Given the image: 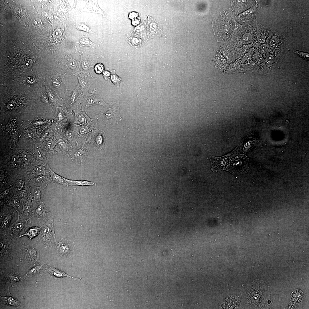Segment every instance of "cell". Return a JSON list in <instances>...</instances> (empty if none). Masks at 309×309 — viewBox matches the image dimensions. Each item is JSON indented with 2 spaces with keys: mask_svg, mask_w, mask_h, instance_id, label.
<instances>
[{
  "mask_svg": "<svg viewBox=\"0 0 309 309\" xmlns=\"http://www.w3.org/2000/svg\"><path fill=\"white\" fill-rule=\"evenodd\" d=\"M78 83L77 87L84 94L88 92L91 85L96 78L91 74L80 73L77 77Z\"/></svg>",
  "mask_w": 309,
  "mask_h": 309,
  "instance_id": "8992f818",
  "label": "cell"
},
{
  "mask_svg": "<svg viewBox=\"0 0 309 309\" xmlns=\"http://www.w3.org/2000/svg\"><path fill=\"white\" fill-rule=\"evenodd\" d=\"M88 130V127L86 126H84L81 128L80 132L81 134H84L86 133Z\"/></svg>",
  "mask_w": 309,
  "mask_h": 309,
  "instance_id": "4dcf8cb0",
  "label": "cell"
},
{
  "mask_svg": "<svg viewBox=\"0 0 309 309\" xmlns=\"http://www.w3.org/2000/svg\"><path fill=\"white\" fill-rule=\"evenodd\" d=\"M84 153L83 150L81 149H80L76 150L74 154L75 158L79 159L82 157Z\"/></svg>",
  "mask_w": 309,
  "mask_h": 309,
  "instance_id": "cb8c5ba5",
  "label": "cell"
},
{
  "mask_svg": "<svg viewBox=\"0 0 309 309\" xmlns=\"http://www.w3.org/2000/svg\"><path fill=\"white\" fill-rule=\"evenodd\" d=\"M20 196L21 198L23 200H25L26 199L27 196V193L26 191L23 190L20 192Z\"/></svg>",
  "mask_w": 309,
  "mask_h": 309,
  "instance_id": "4316f807",
  "label": "cell"
},
{
  "mask_svg": "<svg viewBox=\"0 0 309 309\" xmlns=\"http://www.w3.org/2000/svg\"><path fill=\"white\" fill-rule=\"evenodd\" d=\"M68 185H78L80 186H93L96 185L94 182L84 180H73L65 178Z\"/></svg>",
  "mask_w": 309,
  "mask_h": 309,
  "instance_id": "4fadbf2b",
  "label": "cell"
},
{
  "mask_svg": "<svg viewBox=\"0 0 309 309\" xmlns=\"http://www.w3.org/2000/svg\"><path fill=\"white\" fill-rule=\"evenodd\" d=\"M51 174L53 180L56 182L64 186L68 185L65 178L57 175L50 170Z\"/></svg>",
  "mask_w": 309,
  "mask_h": 309,
  "instance_id": "e0dca14e",
  "label": "cell"
},
{
  "mask_svg": "<svg viewBox=\"0 0 309 309\" xmlns=\"http://www.w3.org/2000/svg\"><path fill=\"white\" fill-rule=\"evenodd\" d=\"M19 218L18 213L7 211L1 212L0 215V236L6 235L11 225Z\"/></svg>",
  "mask_w": 309,
  "mask_h": 309,
  "instance_id": "3957f363",
  "label": "cell"
},
{
  "mask_svg": "<svg viewBox=\"0 0 309 309\" xmlns=\"http://www.w3.org/2000/svg\"><path fill=\"white\" fill-rule=\"evenodd\" d=\"M34 212L29 202L27 201L24 205L22 213L19 218L24 219H29L33 217Z\"/></svg>",
  "mask_w": 309,
  "mask_h": 309,
  "instance_id": "8fae6325",
  "label": "cell"
},
{
  "mask_svg": "<svg viewBox=\"0 0 309 309\" xmlns=\"http://www.w3.org/2000/svg\"><path fill=\"white\" fill-rule=\"evenodd\" d=\"M35 79L34 78H28L27 82L29 83H33L35 82Z\"/></svg>",
  "mask_w": 309,
  "mask_h": 309,
  "instance_id": "e575fe53",
  "label": "cell"
},
{
  "mask_svg": "<svg viewBox=\"0 0 309 309\" xmlns=\"http://www.w3.org/2000/svg\"><path fill=\"white\" fill-rule=\"evenodd\" d=\"M37 156L38 157H39V158H41V153L38 150H37Z\"/></svg>",
  "mask_w": 309,
  "mask_h": 309,
  "instance_id": "8d00e7d4",
  "label": "cell"
},
{
  "mask_svg": "<svg viewBox=\"0 0 309 309\" xmlns=\"http://www.w3.org/2000/svg\"><path fill=\"white\" fill-rule=\"evenodd\" d=\"M82 11L104 14V12L100 8L97 1H86V4Z\"/></svg>",
  "mask_w": 309,
  "mask_h": 309,
  "instance_id": "30bf717a",
  "label": "cell"
},
{
  "mask_svg": "<svg viewBox=\"0 0 309 309\" xmlns=\"http://www.w3.org/2000/svg\"><path fill=\"white\" fill-rule=\"evenodd\" d=\"M103 77L104 79L106 80H108L110 78L111 74L110 72L108 70H105L102 73Z\"/></svg>",
  "mask_w": 309,
  "mask_h": 309,
  "instance_id": "d4e9b609",
  "label": "cell"
},
{
  "mask_svg": "<svg viewBox=\"0 0 309 309\" xmlns=\"http://www.w3.org/2000/svg\"><path fill=\"white\" fill-rule=\"evenodd\" d=\"M74 247L73 241L62 238L57 247L58 255L63 258L69 257L73 252Z\"/></svg>",
  "mask_w": 309,
  "mask_h": 309,
  "instance_id": "5b68a950",
  "label": "cell"
},
{
  "mask_svg": "<svg viewBox=\"0 0 309 309\" xmlns=\"http://www.w3.org/2000/svg\"><path fill=\"white\" fill-rule=\"evenodd\" d=\"M18 185L19 188L20 189H22L24 185V182L21 180H19L18 181Z\"/></svg>",
  "mask_w": 309,
  "mask_h": 309,
  "instance_id": "836d02e7",
  "label": "cell"
},
{
  "mask_svg": "<svg viewBox=\"0 0 309 309\" xmlns=\"http://www.w3.org/2000/svg\"><path fill=\"white\" fill-rule=\"evenodd\" d=\"M29 220L18 218L11 225L6 234L11 239L19 237L27 227Z\"/></svg>",
  "mask_w": 309,
  "mask_h": 309,
  "instance_id": "277c9868",
  "label": "cell"
},
{
  "mask_svg": "<svg viewBox=\"0 0 309 309\" xmlns=\"http://www.w3.org/2000/svg\"><path fill=\"white\" fill-rule=\"evenodd\" d=\"M76 27L78 30H82L88 32L94 33L90 26L85 23L83 22L79 23L76 25Z\"/></svg>",
  "mask_w": 309,
  "mask_h": 309,
  "instance_id": "ffe728a7",
  "label": "cell"
},
{
  "mask_svg": "<svg viewBox=\"0 0 309 309\" xmlns=\"http://www.w3.org/2000/svg\"><path fill=\"white\" fill-rule=\"evenodd\" d=\"M47 146L49 148H50L52 147V144L51 143V142H49Z\"/></svg>",
  "mask_w": 309,
  "mask_h": 309,
  "instance_id": "f35d334b",
  "label": "cell"
},
{
  "mask_svg": "<svg viewBox=\"0 0 309 309\" xmlns=\"http://www.w3.org/2000/svg\"><path fill=\"white\" fill-rule=\"evenodd\" d=\"M293 52L299 56L301 57L305 60H308L309 54L305 52H300L296 50H294Z\"/></svg>",
  "mask_w": 309,
  "mask_h": 309,
  "instance_id": "7402d4cb",
  "label": "cell"
},
{
  "mask_svg": "<svg viewBox=\"0 0 309 309\" xmlns=\"http://www.w3.org/2000/svg\"><path fill=\"white\" fill-rule=\"evenodd\" d=\"M61 84V82L59 80L57 79L54 80L53 82V84L54 86L56 88L59 87Z\"/></svg>",
  "mask_w": 309,
  "mask_h": 309,
  "instance_id": "f546056e",
  "label": "cell"
},
{
  "mask_svg": "<svg viewBox=\"0 0 309 309\" xmlns=\"http://www.w3.org/2000/svg\"><path fill=\"white\" fill-rule=\"evenodd\" d=\"M58 142L59 145L62 147L63 148L66 147V143L63 140L61 139L59 140L58 141Z\"/></svg>",
  "mask_w": 309,
  "mask_h": 309,
  "instance_id": "d6a6232c",
  "label": "cell"
},
{
  "mask_svg": "<svg viewBox=\"0 0 309 309\" xmlns=\"http://www.w3.org/2000/svg\"><path fill=\"white\" fill-rule=\"evenodd\" d=\"M26 257L30 260H35L38 258V253L34 248L28 247L25 249Z\"/></svg>",
  "mask_w": 309,
  "mask_h": 309,
  "instance_id": "5bb4252c",
  "label": "cell"
},
{
  "mask_svg": "<svg viewBox=\"0 0 309 309\" xmlns=\"http://www.w3.org/2000/svg\"><path fill=\"white\" fill-rule=\"evenodd\" d=\"M77 114L78 120L81 122L85 123L86 122V118L82 112L79 111L77 112Z\"/></svg>",
  "mask_w": 309,
  "mask_h": 309,
  "instance_id": "603a6c76",
  "label": "cell"
},
{
  "mask_svg": "<svg viewBox=\"0 0 309 309\" xmlns=\"http://www.w3.org/2000/svg\"><path fill=\"white\" fill-rule=\"evenodd\" d=\"M13 166L15 167H17L19 165V163L17 157L14 156L12 158Z\"/></svg>",
  "mask_w": 309,
  "mask_h": 309,
  "instance_id": "484cf974",
  "label": "cell"
},
{
  "mask_svg": "<svg viewBox=\"0 0 309 309\" xmlns=\"http://www.w3.org/2000/svg\"><path fill=\"white\" fill-rule=\"evenodd\" d=\"M83 95L84 105L86 108L95 105H107L103 99L98 95L91 94L88 92Z\"/></svg>",
  "mask_w": 309,
  "mask_h": 309,
  "instance_id": "52a82bcc",
  "label": "cell"
},
{
  "mask_svg": "<svg viewBox=\"0 0 309 309\" xmlns=\"http://www.w3.org/2000/svg\"><path fill=\"white\" fill-rule=\"evenodd\" d=\"M11 239L6 234L0 236L1 255L2 257H11Z\"/></svg>",
  "mask_w": 309,
  "mask_h": 309,
  "instance_id": "ba28073f",
  "label": "cell"
},
{
  "mask_svg": "<svg viewBox=\"0 0 309 309\" xmlns=\"http://www.w3.org/2000/svg\"><path fill=\"white\" fill-rule=\"evenodd\" d=\"M51 213L44 204L41 203L36 208L34 211L33 217H37L44 221L50 219Z\"/></svg>",
  "mask_w": 309,
  "mask_h": 309,
  "instance_id": "9c48e42d",
  "label": "cell"
},
{
  "mask_svg": "<svg viewBox=\"0 0 309 309\" xmlns=\"http://www.w3.org/2000/svg\"><path fill=\"white\" fill-rule=\"evenodd\" d=\"M94 71L97 74H100L104 71V67L101 63L96 64L94 67Z\"/></svg>",
  "mask_w": 309,
  "mask_h": 309,
  "instance_id": "44dd1931",
  "label": "cell"
},
{
  "mask_svg": "<svg viewBox=\"0 0 309 309\" xmlns=\"http://www.w3.org/2000/svg\"><path fill=\"white\" fill-rule=\"evenodd\" d=\"M10 192V191L9 189H7L3 192L2 193L3 196L5 195L9 194Z\"/></svg>",
  "mask_w": 309,
  "mask_h": 309,
  "instance_id": "d590c367",
  "label": "cell"
},
{
  "mask_svg": "<svg viewBox=\"0 0 309 309\" xmlns=\"http://www.w3.org/2000/svg\"><path fill=\"white\" fill-rule=\"evenodd\" d=\"M115 71H112L110 79L111 82L117 86H119L120 83L123 81L122 79L117 75L115 73Z\"/></svg>",
  "mask_w": 309,
  "mask_h": 309,
  "instance_id": "d6986e66",
  "label": "cell"
},
{
  "mask_svg": "<svg viewBox=\"0 0 309 309\" xmlns=\"http://www.w3.org/2000/svg\"><path fill=\"white\" fill-rule=\"evenodd\" d=\"M66 135L68 139L70 140H72L73 137V133L72 130H69L67 132Z\"/></svg>",
  "mask_w": 309,
  "mask_h": 309,
  "instance_id": "83f0119b",
  "label": "cell"
},
{
  "mask_svg": "<svg viewBox=\"0 0 309 309\" xmlns=\"http://www.w3.org/2000/svg\"><path fill=\"white\" fill-rule=\"evenodd\" d=\"M1 297L2 302L5 304L14 306H18L19 305L20 303L12 297Z\"/></svg>",
  "mask_w": 309,
  "mask_h": 309,
  "instance_id": "ac0fdd59",
  "label": "cell"
},
{
  "mask_svg": "<svg viewBox=\"0 0 309 309\" xmlns=\"http://www.w3.org/2000/svg\"><path fill=\"white\" fill-rule=\"evenodd\" d=\"M23 157L24 160L27 162L28 161V159L27 157V156L26 154H24L23 155Z\"/></svg>",
  "mask_w": 309,
  "mask_h": 309,
  "instance_id": "74e56055",
  "label": "cell"
},
{
  "mask_svg": "<svg viewBox=\"0 0 309 309\" xmlns=\"http://www.w3.org/2000/svg\"><path fill=\"white\" fill-rule=\"evenodd\" d=\"M270 287L262 280H254L251 283L242 285V303L246 308H268L270 300Z\"/></svg>",
  "mask_w": 309,
  "mask_h": 309,
  "instance_id": "6da1fadb",
  "label": "cell"
},
{
  "mask_svg": "<svg viewBox=\"0 0 309 309\" xmlns=\"http://www.w3.org/2000/svg\"><path fill=\"white\" fill-rule=\"evenodd\" d=\"M96 141L97 144H101L102 142V136L100 135L97 136L96 138Z\"/></svg>",
  "mask_w": 309,
  "mask_h": 309,
  "instance_id": "1f68e13d",
  "label": "cell"
},
{
  "mask_svg": "<svg viewBox=\"0 0 309 309\" xmlns=\"http://www.w3.org/2000/svg\"><path fill=\"white\" fill-rule=\"evenodd\" d=\"M79 43L81 46H88L94 48L96 44L92 42L86 36H83L80 38Z\"/></svg>",
  "mask_w": 309,
  "mask_h": 309,
  "instance_id": "2e32d148",
  "label": "cell"
},
{
  "mask_svg": "<svg viewBox=\"0 0 309 309\" xmlns=\"http://www.w3.org/2000/svg\"><path fill=\"white\" fill-rule=\"evenodd\" d=\"M41 227L35 226L30 227L24 233L20 235L19 237H21L24 236L27 237L29 239H31L34 238L39 233Z\"/></svg>",
  "mask_w": 309,
  "mask_h": 309,
  "instance_id": "7c38bea8",
  "label": "cell"
},
{
  "mask_svg": "<svg viewBox=\"0 0 309 309\" xmlns=\"http://www.w3.org/2000/svg\"><path fill=\"white\" fill-rule=\"evenodd\" d=\"M49 273L51 274L54 276L58 277H69L70 278H72L73 279L75 280V279H81L77 278H74L72 277L71 276L67 274H66L65 273L60 271L56 269L50 268L47 271Z\"/></svg>",
  "mask_w": 309,
  "mask_h": 309,
  "instance_id": "9a60e30c",
  "label": "cell"
},
{
  "mask_svg": "<svg viewBox=\"0 0 309 309\" xmlns=\"http://www.w3.org/2000/svg\"><path fill=\"white\" fill-rule=\"evenodd\" d=\"M36 170L39 173H44L45 169L44 167L41 166H38L36 167Z\"/></svg>",
  "mask_w": 309,
  "mask_h": 309,
  "instance_id": "f1b7e54d",
  "label": "cell"
},
{
  "mask_svg": "<svg viewBox=\"0 0 309 309\" xmlns=\"http://www.w3.org/2000/svg\"><path fill=\"white\" fill-rule=\"evenodd\" d=\"M53 219L50 218L41 226L38 240L39 243L47 247L53 245L56 238L53 227Z\"/></svg>",
  "mask_w": 309,
  "mask_h": 309,
  "instance_id": "7a4b0ae2",
  "label": "cell"
}]
</instances>
